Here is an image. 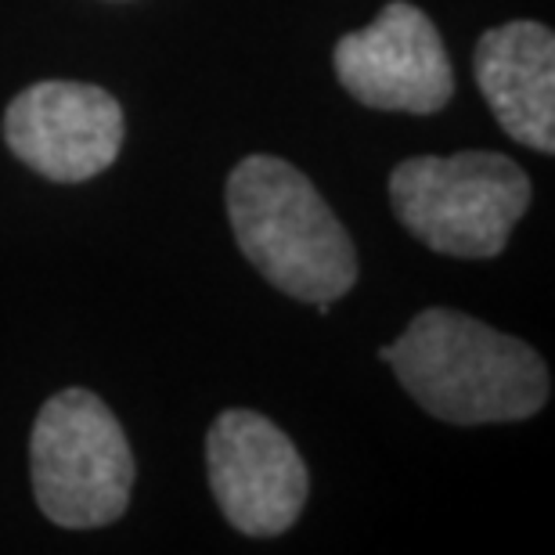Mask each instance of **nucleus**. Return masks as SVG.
Segmentation results:
<instances>
[{
  "label": "nucleus",
  "instance_id": "obj_1",
  "mask_svg": "<svg viewBox=\"0 0 555 555\" xmlns=\"http://www.w3.org/2000/svg\"><path fill=\"white\" fill-rule=\"evenodd\" d=\"M415 401L454 426L519 422L548 401V369L524 339L459 310L429 307L379 347Z\"/></svg>",
  "mask_w": 555,
  "mask_h": 555
},
{
  "label": "nucleus",
  "instance_id": "obj_2",
  "mask_svg": "<svg viewBox=\"0 0 555 555\" xmlns=\"http://www.w3.org/2000/svg\"><path fill=\"white\" fill-rule=\"evenodd\" d=\"M228 214L242 257L285 296L336 304L358 282L347 228L293 163L242 159L228 177Z\"/></svg>",
  "mask_w": 555,
  "mask_h": 555
},
{
  "label": "nucleus",
  "instance_id": "obj_3",
  "mask_svg": "<svg viewBox=\"0 0 555 555\" xmlns=\"http://www.w3.org/2000/svg\"><path fill=\"white\" fill-rule=\"evenodd\" d=\"M530 177L502 152L415 155L390 173L397 220L433 253L491 260L530 206Z\"/></svg>",
  "mask_w": 555,
  "mask_h": 555
},
{
  "label": "nucleus",
  "instance_id": "obj_4",
  "mask_svg": "<svg viewBox=\"0 0 555 555\" xmlns=\"http://www.w3.org/2000/svg\"><path fill=\"white\" fill-rule=\"evenodd\" d=\"M29 473L40 513L51 524L94 530L127 513L134 454L102 397L62 390L40 408L33 426Z\"/></svg>",
  "mask_w": 555,
  "mask_h": 555
},
{
  "label": "nucleus",
  "instance_id": "obj_5",
  "mask_svg": "<svg viewBox=\"0 0 555 555\" xmlns=\"http://www.w3.org/2000/svg\"><path fill=\"white\" fill-rule=\"evenodd\" d=\"M206 465L220 513L242 534H285L304 513L307 465L271 418L246 408L224 412L206 437Z\"/></svg>",
  "mask_w": 555,
  "mask_h": 555
},
{
  "label": "nucleus",
  "instance_id": "obj_6",
  "mask_svg": "<svg viewBox=\"0 0 555 555\" xmlns=\"http://www.w3.org/2000/svg\"><path fill=\"white\" fill-rule=\"evenodd\" d=\"M336 76L361 105L433 116L451 102L454 73L426 11L408 0L386 4L375 22L336 43Z\"/></svg>",
  "mask_w": 555,
  "mask_h": 555
},
{
  "label": "nucleus",
  "instance_id": "obj_7",
  "mask_svg": "<svg viewBox=\"0 0 555 555\" xmlns=\"http://www.w3.org/2000/svg\"><path fill=\"white\" fill-rule=\"evenodd\" d=\"M8 149L48 181L76 184L116 163L124 108L94 83L43 80L26 87L4 113Z\"/></svg>",
  "mask_w": 555,
  "mask_h": 555
},
{
  "label": "nucleus",
  "instance_id": "obj_8",
  "mask_svg": "<svg viewBox=\"0 0 555 555\" xmlns=\"http://www.w3.org/2000/svg\"><path fill=\"white\" fill-rule=\"evenodd\" d=\"M476 83L508 138L555 152V37L530 18L487 29L476 43Z\"/></svg>",
  "mask_w": 555,
  "mask_h": 555
}]
</instances>
